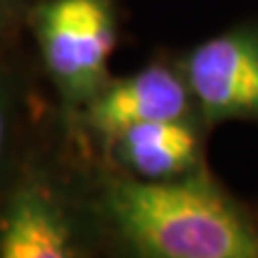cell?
<instances>
[{"instance_id": "obj_1", "label": "cell", "mask_w": 258, "mask_h": 258, "mask_svg": "<svg viewBox=\"0 0 258 258\" xmlns=\"http://www.w3.org/2000/svg\"><path fill=\"white\" fill-rule=\"evenodd\" d=\"M103 211L118 237L149 258H258V230L203 174L112 181Z\"/></svg>"}, {"instance_id": "obj_2", "label": "cell", "mask_w": 258, "mask_h": 258, "mask_svg": "<svg viewBox=\"0 0 258 258\" xmlns=\"http://www.w3.org/2000/svg\"><path fill=\"white\" fill-rule=\"evenodd\" d=\"M32 30L60 97L69 106H86L108 84L116 45L112 0H43L32 11Z\"/></svg>"}, {"instance_id": "obj_3", "label": "cell", "mask_w": 258, "mask_h": 258, "mask_svg": "<svg viewBox=\"0 0 258 258\" xmlns=\"http://www.w3.org/2000/svg\"><path fill=\"white\" fill-rule=\"evenodd\" d=\"M181 74L209 125L258 120V30L235 28L198 43Z\"/></svg>"}, {"instance_id": "obj_4", "label": "cell", "mask_w": 258, "mask_h": 258, "mask_svg": "<svg viewBox=\"0 0 258 258\" xmlns=\"http://www.w3.org/2000/svg\"><path fill=\"white\" fill-rule=\"evenodd\" d=\"M194 97L183 74L151 64L134 76L108 82L86 103V118L99 136L114 140L125 129L155 120L187 118Z\"/></svg>"}, {"instance_id": "obj_5", "label": "cell", "mask_w": 258, "mask_h": 258, "mask_svg": "<svg viewBox=\"0 0 258 258\" xmlns=\"http://www.w3.org/2000/svg\"><path fill=\"white\" fill-rule=\"evenodd\" d=\"M82 254L67 213L52 194L24 185L0 220L3 258H71Z\"/></svg>"}, {"instance_id": "obj_6", "label": "cell", "mask_w": 258, "mask_h": 258, "mask_svg": "<svg viewBox=\"0 0 258 258\" xmlns=\"http://www.w3.org/2000/svg\"><path fill=\"white\" fill-rule=\"evenodd\" d=\"M112 142L123 166L144 181L179 179L198 161V134L187 118L134 125Z\"/></svg>"}, {"instance_id": "obj_7", "label": "cell", "mask_w": 258, "mask_h": 258, "mask_svg": "<svg viewBox=\"0 0 258 258\" xmlns=\"http://www.w3.org/2000/svg\"><path fill=\"white\" fill-rule=\"evenodd\" d=\"M13 123H15L13 91L9 84V76L0 67V181H3L7 161H9L11 140H13Z\"/></svg>"}, {"instance_id": "obj_8", "label": "cell", "mask_w": 258, "mask_h": 258, "mask_svg": "<svg viewBox=\"0 0 258 258\" xmlns=\"http://www.w3.org/2000/svg\"><path fill=\"white\" fill-rule=\"evenodd\" d=\"M18 11H20L18 0H0V35L13 26Z\"/></svg>"}]
</instances>
